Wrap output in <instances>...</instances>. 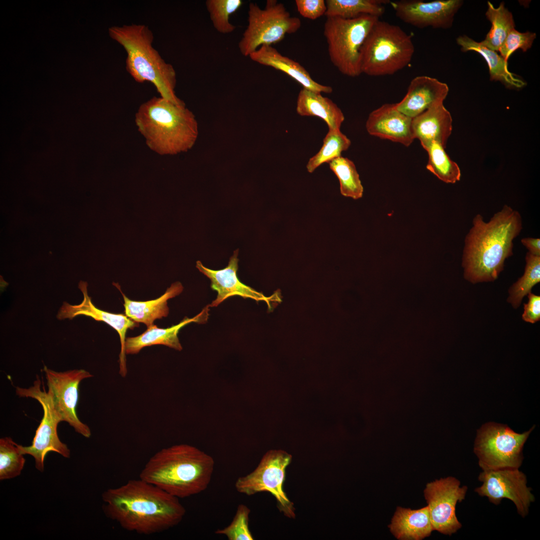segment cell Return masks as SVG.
Instances as JSON below:
<instances>
[{"instance_id":"cell-1","label":"cell","mask_w":540,"mask_h":540,"mask_svg":"<svg viewBox=\"0 0 540 540\" xmlns=\"http://www.w3.org/2000/svg\"><path fill=\"white\" fill-rule=\"evenodd\" d=\"M106 516L124 529L150 535L173 528L186 509L179 498L140 478L131 480L102 494Z\"/></svg>"},{"instance_id":"cell-2","label":"cell","mask_w":540,"mask_h":540,"mask_svg":"<svg viewBox=\"0 0 540 540\" xmlns=\"http://www.w3.org/2000/svg\"><path fill=\"white\" fill-rule=\"evenodd\" d=\"M522 229L518 212L504 205L488 222L476 214L466 234L462 258L464 278L472 284L492 282L512 254L513 240Z\"/></svg>"},{"instance_id":"cell-3","label":"cell","mask_w":540,"mask_h":540,"mask_svg":"<svg viewBox=\"0 0 540 540\" xmlns=\"http://www.w3.org/2000/svg\"><path fill=\"white\" fill-rule=\"evenodd\" d=\"M214 467L213 458L186 444L162 448L142 469L140 478L178 498L200 493L208 487Z\"/></svg>"},{"instance_id":"cell-4","label":"cell","mask_w":540,"mask_h":540,"mask_svg":"<svg viewBox=\"0 0 540 540\" xmlns=\"http://www.w3.org/2000/svg\"><path fill=\"white\" fill-rule=\"evenodd\" d=\"M134 121L148 148L161 155H175L190 150L198 136L194 114L186 104L154 96L139 106Z\"/></svg>"},{"instance_id":"cell-5","label":"cell","mask_w":540,"mask_h":540,"mask_svg":"<svg viewBox=\"0 0 540 540\" xmlns=\"http://www.w3.org/2000/svg\"><path fill=\"white\" fill-rule=\"evenodd\" d=\"M108 34L125 50L126 68L136 82H150L160 97L175 104H185L175 92L176 70L153 47L154 34L147 26H112L108 28Z\"/></svg>"},{"instance_id":"cell-6","label":"cell","mask_w":540,"mask_h":540,"mask_svg":"<svg viewBox=\"0 0 540 540\" xmlns=\"http://www.w3.org/2000/svg\"><path fill=\"white\" fill-rule=\"evenodd\" d=\"M414 52L412 36L399 26L379 19L361 50V70L370 76L394 74L406 67Z\"/></svg>"},{"instance_id":"cell-7","label":"cell","mask_w":540,"mask_h":540,"mask_svg":"<svg viewBox=\"0 0 540 540\" xmlns=\"http://www.w3.org/2000/svg\"><path fill=\"white\" fill-rule=\"evenodd\" d=\"M379 18L362 14L352 18L328 17L324 35L330 59L342 74L356 77L361 74V50Z\"/></svg>"},{"instance_id":"cell-8","label":"cell","mask_w":540,"mask_h":540,"mask_svg":"<svg viewBox=\"0 0 540 540\" xmlns=\"http://www.w3.org/2000/svg\"><path fill=\"white\" fill-rule=\"evenodd\" d=\"M248 22L238 44L244 56H249L261 46L280 42L286 34L296 32L302 25L298 18L291 16L284 6L276 0H268L264 8L250 2Z\"/></svg>"},{"instance_id":"cell-9","label":"cell","mask_w":540,"mask_h":540,"mask_svg":"<svg viewBox=\"0 0 540 540\" xmlns=\"http://www.w3.org/2000/svg\"><path fill=\"white\" fill-rule=\"evenodd\" d=\"M515 432L507 425L488 422L478 430L474 452L482 470L519 468L524 446L532 431Z\"/></svg>"},{"instance_id":"cell-10","label":"cell","mask_w":540,"mask_h":540,"mask_svg":"<svg viewBox=\"0 0 540 540\" xmlns=\"http://www.w3.org/2000/svg\"><path fill=\"white\" fill-rule=\"evenodd\" d=\"M41 381L37 376L34 384L28 388H16V394L20 397L36 400L42 406L43 417L38 427L32 444L24 446L19 444L20 452L29 454L34 459L36 468L44 470V460L50 452H57L65 458L70 456V450L66 444L60 440L58 426L62 420L55 408L52 396L48 391L41 390Z\"/></svg>"},{"instance_id":"cell-11","label":"cell","mask_w":540,"mask_h":540,"mask_svg":"<svg viewBox=\"0 0 540 540\" xmlns=\"http://www.w3.org/2000/svg\"><path fill=\"white\" fill-rule=\"evenodd\" d=\"M292 460V456L282 450H270L262 458L252 472L238 478L235 482L236 490L247 496L268 492L276 499L280 512L294 518L295 508L284 492L283 486L286 470Z\"/></svg>"},{"instance_id":"cell-12","label":"cell","mask_w":540,"mask_h":540,"mask_svg":"<svg viewBox=\"0 0 540 540\" xmlns=\"http://www.w3.org/2000/svg\"><path fill=\"white\" fill-rule=\"evenodd\" d=\"M482 484L474 492L486 496L496 504L506 498L514 504L518 514L524 518L535 500L531 488L527 486L525 474L518 468H503L482 470L478 477Z\"/></svg>"},{"instance_id":"cell-13","label":"cell","mask_w":540,"mask_h":540,"mask_svg":"<svg viewBox=\"0 0 540 540\" xmlns=\"http://www.w3.org/2000/svg\"><path fill=\"white\" fill-rule=\"evenodd\" d=\"M468 491L456 478L448 476L428 482L424 490L434 530L450 536L462 525L456 514V504L462 502Z\"/></svg>"},{"instance_id":"cell-14","label":"cell","mask_w":540,"mask_h":540,"mask_svg":"<svg viewBox=\"0 0 540 540\" xmlns=\"http://www.w3.org/2000/svg\"><path fill=\"white\" fill-rule=\"evenodd\" d=\"M44 371L48 392L62 421L68 422L78 433L89 438L91 436L90 429L80 420L76 410L78 400L80 382L93 376L84 369L58 372L44 366Z\"/></svg>"},{"instance_id":"cell-15","label":"cell","mask_w":540,"mask_h":540,"mask_svg":"<svg viewBox=\"0 0 540 540\" xmlns=\"http://www.w3.org/2000/svg\"><path fill=\"white\" fill-rule=\"evenodd\" d=\"M390 3L396 16L404 22L420 28L428 26L448 28L452 26L454 16L463 2L402 0Z\"/></svg>"},{"instance_id":"cell-16","label":"cell","mask_w":540,"mask_h":540,"mask_svg":"<svg viewBox=\"0 0 540 540\" xmlns=\"http://www.w3.org/2000/svg\"><path fill=\"white\" fill-rule=\"evenodd\" d=\"M78 287L83 294V300L80 304L74 305L64 302L58 312V319L72 320L76 316L83 315L97 321L104 322L114 328L119 334L121 346L119 355V373L122 378L126 377L128 373L125 352L126 333L128 329L132 330L138 327L139 324L124 314H113L97 308L88 294L86 282L80 281Z\"/></svg>"},{"instance_id":"cell-17","label":"cell","mask_w":540,"mask_h":540,"mask_svg":"<svg viewBox=\"0 0 540 540\" xmlns=\"http://www.w3.org/2000/svg\"><path fill=\"white\" fill-rule=\"evenodd\" d=\"M238 254V249H237L230 258L228 266L219 270L210 269L204 266L200 261L196 262V268L210 280L211 288L218 292L216 298L209 304L210 307L217 306L228 298L233 296L268 302V298L262 293L242 282L238 279L237 275Z\"/></svg>"},{"instance_id":"cell-18","label":"cell","mask_w":540,"mask_h":540,"mask_svg":"<svg viewBox=\"0 0 540 540\" xmlns=\"http://www.w3.org/2000/svg\"><path fill=\"white\" fill-rule=\"evenodd\" d=\"M412 119L398 111L395 104H386L370 114L366 128L372 136L408 146L414 140Z\"/></svg>"},{"instance_id":"cell-19","label":"cell","mask_w":540,"mask_h":540,"mask_svg":"<svg viewBox=\"0 0 540 540\" xmlns=\"http://www.w3.org/2000/svg\"><path fill=\"white\" fill-rule=\"evenodd\" d=\"M448 91L446 83L428 76H418L411 80L406 94L400 102L395 104L396 108L413 118L430 108L443 103Z\"/></svg>"},{"instance_id":"cell-20","label":"cell","mask_w":540,"mask_h":540,"mask_svg":"<svg viewBox=\"0 0 540 540\" xmlns=\"http://www.w3.org/2000/svg\"><path fill=\"white\" fill-rule=\"evenodd\" d=\"M209 304L206 306L200 313L192 318L185 317L176 325L164 328L154 324L138 336L126 338L125 342L126 354H136L144 347L156 344L164 345L181 350L182 348L178 336L180 330L192 322L206 323L209 316Z\"/></svg>"},{"instance_id":"cell-21","label":"cell","mask_w":540,"mask_h":540,"mask_svg":"<svg viewBox=\"0 0 540 540\" xmlns=\"http://www.w3.org/2000/svg\"><path fill=\"white\" fill-rule=\"evenodd\" d=\"M249 57L254 62L282 71L300 84L303 88L319 92L330 94V86L321 84L313 80L306 70L298 62L283 56L272 46H262Z\"/></svg>"},{"instance_id":"cell-22","label":"cell","mask_w":540,"mask_h":540,"mask_svg":"<svg viewBox=\"0 0 540 540\" xmlns=\"http://www.w3.org/2000/svg\"><path fill=\"white\" fill-rule=\"evenodd\" d=\"M452 118L443 103L436 104L412 119L414 139L424 148L432 142L446 148L452 128Z\"/></svg>"},{"instance_id":"cell-23","label":"cell","mask_w":540,"mask_h":540,"mask_svg":"<svg viewBox=\"0 0 540 540\" xmlns=\"http://www.w3.org/2000/svg\"><path fill=\"white\" fill-rule=\"evenodd\" d=\"M121 292L124 300L125 314L136 322H142L147 328L154 325L156 319L166 317L169 309L168 300L179 295L184 287L179 282L171 284L164 294L160 297L145 302L135 301L129 299L122 292L118 284H114Z\"/></svg>"},{"instance_id":"cell-24","label":"cell","mask_w":540,"mask_h":540,"mask_svg":"<svg viewBox=\"0 0 540 540\" xmlns=\"http://www.w3.org/2000/svg\"><path fill=\"white\" fill-rule=\"evenodd\" d=\"M388 528L400 540H421L434 530L428 506L418 510L398 506Z\"/></svg>"},{"instance_id":"cell-25","label":"cell","mask_w":540,"mask_h":540,"mask_svg":"<svg viewBox=\"0 0 540 540\" xmlns=\"http://www.w3.org/2000/svg\"><path fill=\"white\" fill-rule=\"evenodd\" d=\"M456 42L462 52H476L484 58L488 67L491 80L499 81L511 89H520L526 86V82L509 71L508 61L497 52L486 48L480 42H477L466 35L458 36Z\"/></svg>"},{"instance_id":"cell-26","label":"cell","mask_w":540,"mask_h":540,"mask_svg":"<svg viewBox=\"0 0 540 540\" xmlns=\"http://www.w3.org/2000/svg\"><path fill=\"white\" fill-rule=\"evenodd\" d=\"M296 111L301 116L320 118L330 129H340L344 120L342 110L332 100L304 88L298 94Z\"/></svg>"},{"instance_id":"cell-27","label":"cell","mask_w":540,"mask_h":540,"mask_svg":"<svg viewBox=\"0 0 540 540\" xmlns=\"http://www.w3.org/2000/svg\"><path fill=\"white\" fill-rule=\"evenodd\" d=\"M486 16L491 22L492 26L485 38L480 42L486 48L498 52L508 34L515 28L512 14L505 7L503 2L498 8H495L488 2Z\"/></svg>"},{"instance_id":"cell-28","label":"cell","mask_w":540,"mask_h":540,"mask_svg":"<svg viewBox=\"0 0 540 540\" xmlns=\"http://www.w3.org/2000/svg\"><path fill=\"white\" fill-rule=\"evenodd\" d=\"M390 2L386 0H326L324 16L352 18L369 14L380 18L384 12V4Z\"/></svg>"},{"instance_id":"cell-29","label":"cell","mask_w":540,"mask_h":540,"mask_svg":"<svg viewBox=\"0 0 540 540\" xmlns=\"http://www.w3.org/2000/svg\"><path fill=\"white\" fill-rule=\"evenodd\" d=\"M424 149L428 154L426 168L438 178L446 183L454 184L460 180L461 172L458 166L452 161L441 144L432 142Z\"/></svg>"},{"instance_id":"cell-30","label":"cell","mask_w":540,"mask_h":540,"mask_svg":"<svg viewBox=\"0 0 540 540\" xmlns=\"http://www.w3.org/2000/svg\"><path fill=\"white\" fill-rule=\"evenodd\" d=\"M330 169L337 176L340 194L354 200L361 198L364 188L354 162L346 158L338 157L329 163Z\"/></svg>"},{"instance_id":"cell-31","label":"cell","mask_w":540,"mask_h":540,"mask_svg":"<svg viewBox=\"0 0 540 540\" xmlns=\"http://www.w3.org/2000/svg\"><path fill=\"white\" fill-rule=\"evenodd\" d=\"M351 144L350 140L340 129H330L323 140L320 150L308 160L306 168L310 173L313 172L324 163H329L341 156L342 152L346 150Z\"/></svg>"},{"instance_id":"cell-32","label":"cell","mask_w":540,"mask_h":540,"mask_svg":"<svg viewBox=\"0 0 540 540\" xmlns=\"http://www.w3.org/2000/svg\"><path fill=\"white\" fill-rule=\"evenodd\" d=\"M526 262L523 276L508 290L510 295L507 300L514 308L519 307L523 298L530 292L532 287L540 281V256L528 252Z\"/></svg>"},{"instance_id":"cell-33","label":"cell","mask_w":540,"mask_h":540,"mask_svg":"<svg viewBox=\"0 0 540 540\" xmlns=\"http://www.w3.org/2000/svg\"><path fill=\"white\" fill-rule=\"evenodd\" d=\"M25 458L20 451L19 444L11 438L0 439V480L10 479L18 476L25 464Z\"/></svg>"},{"instance_id":"cell-34","label":"cell","mask_w":540,"mask_h":540,"mask_svg":"<svg viewBox=\"0 0 540 540\" xmlns=\"http://www.w3.org/2000/svg\"><path fill=\"white\" fill-rule=\"evenodd\" d=\"M242 0H207L206 6L214 28L222 34L234 32L235 26L230 22V16L242 5Z\"/></svg>"},{"instance_id":"cell-35","label":"cell","mask_w":540,"mask_h":540,"mask_svg":"<svg viewBox=\"0 0 540 540\" xmlns=\"http://www.w3.org/2000/svg\"><path fill=\"white\" fill-rule=\"evenodd\" d=\"M250 512L246 506L240 504L231 523L222 529L217 530L215 533L226 536L228 540H253L248 526Z\"/></svg>"},{"instance_id":"cell-36","label":"cell","mask_w":540,"mask_h":540,"mask_svg":"<svg viewBox=\"0 0 540 540\" xmlns=\"http://www.w3.org/2000/svg\"><path fill=\"white\" fill-rule=\"evenodd\" d=\"M536 38L534 32H521L515 28L512 30L499 49L500 54L508 61L512 54L518 49L526 52L530 49Z\"/></svg>"},{"instance_id":"cell-37","label":"cell","mask_w":540,"mask_h":540,"mask_svg":"<svg viewBox=\"0 0 540 540\" xmlns=\"http://www.w3.org/2000/svg\"><path fill=\"white\" fill-rule=\"evenodd\" d=\"M295 3L299 14L308 19L316 20L325 15L326 11L324 0H296Z\"/></svg>"},{"instance_id":"cell-38","label":"cell","mask_w":540,"mask_h":540,"mask_svg":"<svg viewBox=\"0 0 540 540\" xmlns=\"http://www.w3.org/2000/svg\"><path fill=\"white\" fill-rule=\"evenodd\" d=\"M528 302L524 305L522 318L526 322L534 324L540 319V296L530 292L528 294Z\"/></svg>"},{"instance_id":"cell-39","label":"cell","mask_w":540,"mask_h":540,"mask_svg":"<svg viewBox=\"0 0 540 540\" xmlns=\"http://www.w3.org/2000/svg\"><path fill=\"white\" fill-rule=\"evenodd\" d=\"M521 242L528 250L530 254L540 256V240L538 238H526L521 240Z\"/></svg>"}]
</instances>
